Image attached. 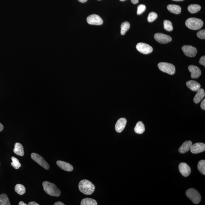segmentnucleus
<instances>
[{"label":"nucleus","mask_w":205,"mask_h":205,"mask_svg":"<svg viewBox=\"0 0 205 205\" xmlns=\"http://www.w3.org/2000/svg\"><path fill=\"white\" fill-rule=\"evenodd\" d=\"M134 130L136 133L139 134H143L145 130L144 123L141 121L138 122L136 123Z\"/></svg>","instance_id":"obj_21"},{"label":"nucleus","mask_w":205,"mask_h":205,"mask_svg":"<svg viewBox=\"0 0 205 205\" xmlns=\"http://www.w3.org/2000/svg\"><path fill=\"white\" fill-rule=\"evenodd\" d=\"M200 107H201L202 109L205 110V99H203L202 101L201 104H200Z\"/></svg>","instance_id":"obj_34"},{"label":"nucleus","mask_w":205,"mask_h":205,"mask_svg":"<svg viewBox=\"0 0 205 205\" xmlns=\"http://www.w3.org/2000/svg\"><path fill=\"white\" fill-rule=\"evenodd\" d=\"M79 2L81 3H84L87 2V0H78Z\"/></svg>","instance_id":"obj_40"},{"label":"nucleus","mask_w":205,"mask_h":205,"mask_svg":"<svg viewBox=\"0 0 205 205\" xmlns=\"http://www.w3.org/2000/svg\"><path fill=\"white\" fill-rule=\"evenodd\" d=\"M187 197H188L194 204H198L201 201V196L198 191L193 188L187 190L186 192Z\"/></svg>","instance_id":"obj_4"},{"label":"nucleus","mask_w":205,"mask_h":205,"mask_svg":"<svg viewBox=\"0 0 205 205\" xmlns=\"http://www.w3.org/2000/svg\"><path fill=\"white\" fill-rule=\"evenodd\" d=\"M160 70L170 75H174L176 72V68L173 64L167 62H160L158 65Z\"/></svg>","instance_id":"obj_5"},{"label":"nucleus","mask_w":205,"mask_h":205,"mask_svg":"<svg viewBox=\"0 0 205 205\" xmlns=\"http://www.w3.org/2000/svg\"><path fill=\"white\" fill-rule=\"evenodd\" d=\"M136 48L140 52L144 55H148L153 51V48L147 44L139 43L136 45Z\"/></svg>","instance_id":"obj_7"},{"label":"nucleus","mask_w":205,"mask_h":205,"mask_svg":"<svg viewBox=\"0 0 205 205\" xmlns=\"http://www.w3.org/2000/svg\"><path fill=\"white\" fill-rule=\"evenodd\" d=\"M98 1H101V0H98Z\"/></svg>","instance_id":"obj_43"},{"label":"nucleus","mask_w":205,"mask_h":205,"mask_svg":"<svg viewBox=\"0 0 205 205\" xmlns=\"http://www.w3.org/2000/svg\"><path fill=\"white\" fill-rule=\"evenodd\" d=\"M12 162L11 163V165L15 169L18 170L21 166V165L18 160L16 158L12 156Z\"/></svg>","instance_id":"obj_29"},{"label":"nucleus","mask_w":205,"mask_h":205,"mask_svg":"<svg viewBox=\"0 0 205 205\" xmlns=\"http://www.w3.org/2000/svg\"><path fill=\"white\" fill-rule=\"evenodd\" d=\"M15 191L21 195H23L25 192V188L24 185L18 184L15 187Z\"/></svg>","instance_id":"obj_25"},{"label":"nucleus","mask_w":205,"mask_h":205,"mask_svg":"<svg viewBox=\"0 0 205 205\" xmlns=\"http://www.w3.org/2000/svg\"><path fill=\"white\" fill-rule=\"evenodd\" d=\"M29 205H39V204L38 203H36V202L34 201H32L30 202V203H28Z\"/></svg>","instance_id":"obj_35"},{"label":"nucleus","mask_w":205,"mask_h":205,"mask_svg":"<svg viewBox=\"0 0 205 205\" xmlns=\"http://www.w3.org/2000/svg\"><path fill=\"white\" fill-rule=\"evenodd\" d=\"M120 1H126V0H120Z\"/></svg>","instance_id":"obj_42"},{"label":"nucleus","mask_w":205,"mask_h":205,"mask_svg":"<svg viewBox=\"0 0 205 205\" xmlns=\"http://www.w3.org/2000/svg\"><path fill=\"white\" fill-rule=\"evenodd\" d=\"M191 153L197 154L203 152L205 150V144L202 143H196L192 145L190 149Z\"/></svg>","instance_id":"obj_11"},{"label":"nucleus","mask_w":205,"mask_h":205,"mask_svg":"<svg viewBox=\"0 0 205 205\" xmlns=\"http://www.w3.org/2000/svg\"><path fill=\"white\" fill-rule=\"evenodd\" d=\"M13 152L18 156H23L25 154L23 146L19 143H16L15 144Z\"/></svg>","instance_id":"obj_19"},{"label":"nucleus","mask_w":205,"mask_h":205,"mask_svg":"<svg viewBox=\"0 0 205 205\" xmlns=\"http://www.w3.org/2000/svg\"><path fill=\"white\" fill-rule=\"evenodd\" d=\"M131 2H132L133 4H136L138 3L139 0H131Z\"/></svg>","instance_id":"obj_37"},{"label":"nucleus","mask_w":205,"mask_h":205,"mask_svg":"<svg viewBox=\"0 0 205 205\" xmlns=\"http://www.w3.org/2000/svg\"><path fill=\"white\" fill-rule=\"evenodd\" d=\"M199 63L202 65L203 66L205 67V56L203 55L200 58V61H199Z\"/></svg>","instance_id":"obj_33"},{"label":"nucleus","mask_w":205,"mask_h":205,"mask_svg":"<svg viewBox=\"0 0 205 205\" xmlns=\"http://www.w3.org/2000/svg\"><path fill=\"white\" fill-rule=\"evenodd\" d=\"M64 205L65 204H64V203H62V202L60 201L56 202V203H54V205Z\"/></svg>","instance_id":"obj_36"},{"label":"nucleus","mask_w":205,"mask_h":205,"mask_svg":"<svg viewBox=\"0 0 205 205\" xmlns=\"http://www.w3.org/2000/svg\"><path fill=\"white\" fill-rule=\"evenodd\" d=\"M97 203L96 200L90 198H86L81 200V205H97Z\"/></svg>","instance_id":"obj_23"},{"label":"nucleus","mask_w":205,"mask_h":205,"mask_svg":"<svg viewBox=\"0 0 205 205\" xmlns=\"http://www.w3.org/2000/svg\"><path fill=\"white\" fill-rule=\"evenodd\" d=\"M167 9L171 12L175 14H179L181 12V7L175 4H170L167 6Z\"/></svg>","instance_id":"obj_20"},{"label":"nucleus","mask_w":205,"mask_h":205,"mask_svg":"<svg viewBox=\"0 0 205 205\" xmlns=\"http://www.w3.org/2000/svg\"><path fill=\"white\" fill-rule=\"evenodd\" d=\"M172 1H177V2H179V1H184V0H172Z\"/></svg>","instance_id":"obj_41"},{"label":"nucleus","mask_w":205,"mask_h":205,"mask_svg":"<svg viewBox=\"0 0 205 205\" xmlns=\"http://www.w3.org/2000/svg\"><path fill=\"white\" fill-rule=\"evenodd\" d=\"M87 23L91 25H101L103 23V20L100 16L97 15H90L87 18Z\"/></svg>","instance_id":"obj_9"},{"label":"nucleus","mask_w":205,"mask_h":205,"mask_svg":"<svg viewBox=\"0 0 205 205\" xmlns=\"http://www.w3.org/2000/svg\"><path fill=\"white\" fill-rule=\"evenodd\" d=\"M188 70L191 73V77L193 79H197L201 75V71L197 66L190 65L188 67Z\"/></svg>","instance_id":"obj_13"},{"label":"nucleus","mask_w":205,"mask_h":205,"mask_svg":"<svg viewBox=\"0 0 205 205\" xmlns=\"http://www.w3.org/2000/svg\"><path fill=\"white\" fill-rule=\"evenodd\" d=\"M164 28L166 31L169 32L172 31L173 29L172 23L168 20L164 21Z\"/></svg>","instance_id":"obj_28"},{"label":"nucleus","mask_w":205,"mask_h":205,"mask_svg":"<svg viewBox=\"0 0 205 205\" xmlns=\"http://www.w3.org/2000/svg\"><path fill=\"white\" fill-rule=\"evenodd\" d=\"M158 18V15L156 13L152 12L149 13L147 18V21L149 22H152L156 20Z\"/></svg>","instance_id":"obj_30"},{"label":"nucleus","mask_w":205,"mask_h":205,"mask_svg":"<svg viewBox=\"0 0 205 205\" xmlns=\"http://www.w3.org/2000/svg\"><path fill=\"white\" fill-rule=\"evenodd\" d=\"M185 25L190 29L197 30L203 27V23L201 19L195 18H190L185 22Z\"/></svg>","instance_id":"obj_3"},{"label":"nucleus","mask_w":205,"mask_h":205,"mask_svg":"<svg viewBox=\"0 0 205 205\" xmlns=\"http://www.w3.org/2000/svg\"><path fill=\"white\" fill-rule=\"evenodd\" d=\"M179 171L184 177H187L189 176L191 172L190 167L185 163H181L179 166Z\"/></svg>","instance_id":"obj_12"},{"label":"nucleus","mask_w":205,"mask_h":205,"mask_svg":"<svg viewBox=\"0 0 205 205\" xmlns=\"http://www.w3.org/2000/svg\"><path fill=\"white\" fill-rule=\"evenodd\" d=\"M9 200L5 194L3 193L0 195V205H10Z\"/></svg>","instance_id":"obj_24"},{"label":"nucleus","mask_w":205,"mask_h":205,"mask_svg":"<svg viewBox=\"0 0 205 205\" xmlns=\"http://www.w3.org/2000/svg\"><path fill=\"white\" fill-rule=\"evenodd\" d=\"M197 37L200 39H205V30L203 29L199 31L197 33Z\"/></svg>","instance_id":"obj_32"},{"label":"nucleus","mask_w":205,"mask_h":205,"mask_svg":"<svg viewBox=\"0 0 205 205\" xmlns=\"http://www.w3.org/2000/svg\"><path fill=\"white\" fill-rule=\"evenodd\" d=\"M57 165L62 169L67 171H72L73 170V166L70 164L64 161L58 160L56 162Z\"/></svg>","instance_id":"obj_15"},{"label":"nucleus","mask_w":205,"mask_h":205,"mask_svg":"<svg viewBox=\"0 0 205 205\" xmlns=\"http://www.w3.org/2000/svg\"><path fill=\"white\" fill-rule=\"evenodd\" d=\"M146 10V6L144 4H141L138 6L137 10V15H140L144 12Z\"/></svg>","instance_id":"obj_31"},{"label":"nucleus","mask_w":205,"mask_h":205,"mask_svg":"<svg viewBox=\"0 0 205 205\" xmlns=\"http://www.w3.org/2000/svg\"><path fill=\"white\" fill-rule=\"evenodd\" d=\"M80 191L86 195H91L95 190L94 185L90 181L86 179L81 180L78 185Z\"/></svg>","instance_id":"obj_1"},{"label":"nucleus","mask_w":205,"mask_h":205,"mask_svg":"<svg viewBox=\"0 0 205 205\" xmlns=\"http://www.w3.org/2000/svg\"><path fill=\"white\" fill-rule=\"evenodd\" d=\"M31 157L33 160L35 161L39 165L42 166L45 170H48L49 169V166L47 162L45 160L43 157H42L38 154L33 153L31 154Z\"/></svg>","instance_id":"obj_6"},{"label":"nucleus","mask_w":205,"mask_h":205,"mask_svg":"<svg viewBox=\"0 0 205 205\" xmlns=\"http://www.w3.org/2000/svg\"><path fill=\"white\" fill-rule=\"evenodd\" d=\"M4 129L3 126L0 123V132H1Z\"/></svg>","instance_id":"obj_38"},{"label":"nucleus","mask_w":205,"mask_h":205,"mask_svg":"<svg viewBox=\"0 0 205 205\" xmlns=\"http://www.w3.org/2000/svg\"><path fill=\"white\" fill-rule=\"evenodd\" d=\"M43 186L45 192L48 195L55 197H59L61 195V190L57 188L55 184L45 181L43 182Z\"/></svg>","instance_id":"obj_2"},{"label":"nucleus","mask_w":205,"mask_h":205,"mask_svg":"<svg viewBox=\"0 0 205 205\" xmlns=\"http://www.w3.org/2000/svg\"><path fill=\"white\" fill-rule=\"evenodd\" d=\"M187 86L193 91L197 92L200 88V84L197 81L190 80L186 83Z\"/></svg>","instance_id":"obj_16"},{"label":"nucleus","mask_w":205,"mask_h":205,"mask_svg":"<svg viewBox=\"0 0 205 205\" xmlns=\"http://www.w3.org/2000/svg\"><path fill=\"white\" fill-rule=\"evenodd\" d=\"M19 205H27L26 203H25L23 201H20L19 203Z\"/></svg>","instance_id":"obj_39"},{"label":"nucleus","mask_w":205,"mask_h":205,"mask_svg":"<svg viewBox=\"0 0 205 205\" xmlns=\"http://www.w3.org/2000/svg\"><path fill=\"white\" fill-rule=\"evenodd\" d=\"M200 9L201 7L198 4H191L188 7V12L192 14L198 12L200 11Z\"/></svg>","instance_id":"obj_22"},{"label":"nucleus","mask_w":205,"mask_h":205,"mask_svg":"<svg viewBox=\"0 0 205 205\" xmlns=\"http://www.w3.org/2000/svg\"><path fill=\"white\" fill-rule=\"evenodd\" d=\"M154 39L156 41L162 44L168 43L172 40L171 37L170 36L160 33L155 34Z\"/></svg>","instance_id":"obj_10"},{"label":"nucleus","mask_w":205,"mask_h":205,"mask_svg":"<svg viewBox=\"0 0 205 205\" xmlns=\"http://www.w3.org/2000/svg\"><path fill=\"white\" fill-rule=\"evenodd\" d=\"M197 92V94L193 99L194 102L196 104L200 102L205 96V91L203 89L200 88Z\"/></svg>","instance_id":"obj_17"},{"label":"nucleus","mask_w":205,"mask_h":205,"mask_svg":"<svg viewBox=\"0 0 205 205\" xmlns=\"http://www.w3.org/2000/svg\"><path fill=\"white\" fill-rule=\"evenodd\" d=\"M182 49L185 55L191 58L195 57L197 53V48L190 45H184Z\"/></svg>","instance_id":"obj_8"},{"label":"nucleus","mask_w":205,"mask_h":205,"mask_svg":"<svg viewBox=\"0 0 205 205\" xmlns=\"http://www.w3.org/2000/svg\"><path fill=\"white\" fill-rule=\"evenodd\" d=\"M126 119L121 118L117 120L115 126V129L117 132L121 133L126 127Z\"/></svg>","instance_id":"obj_14"},{"label":"nucleus","mask_w":205,"mask_h":205,"mask_svg":"<svg viewBox=\"0 0 205 205\" xmlns=\"http://www.w3.org/2000/svg\"><path fill=\"white\" fill-rule=\"evenodd\" d=\"M197 168L199 171L202 174L205 175V160H201L199 161L197 165Z\"/></svg>","instance_id":"obj_27"},{"label":"nucleus","mask_w":205,"mask_h":205,"mask_svg":"<svg viewBox=\"0 0 205 205\" xmlns=\"http://www.w3.org/2000/svg\"><path fill=\"white\" fill-rule=\"evenodd\" d=\"M192 142L188 141L185 142L182 144L179 149V151L180 153H184L188 152L190 150L191 146H192Z\"/></svg>","instance_id":"obj_18"},{"label":"nucleus","mask_w":205,"mask_h":205,"mask_svg":"<svg viewBox=\"0 0 205 205\" xmlns=\"http://www.w3.org/2000/svg\"><path fill=\"white\" fill-rule=\"evenodd\" d=\"M130 27V24L129 22H123L121 25V34L122 35H124L126 32L129 29Z\"/></svg>","instance_id":"obj_26"}]
</instances>
